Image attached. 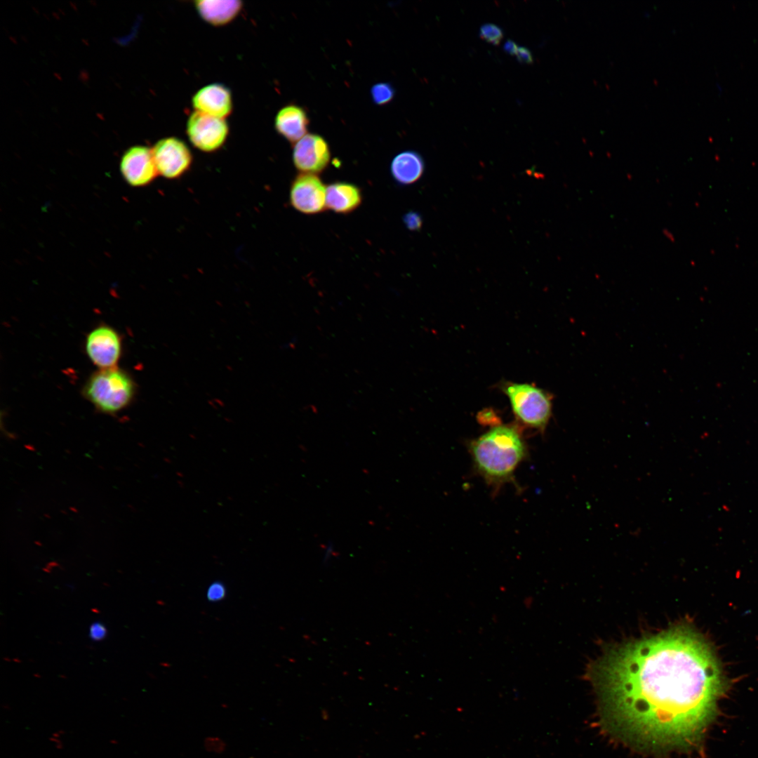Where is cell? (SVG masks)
<instances>
[{"label":"cell","instance_id":"cell-22","mask_svg":"<svg viewBox=\"0 0 758 758\" xmlns=\"http://www.w3.org/2000/svg\"><path fill=\"white\" fill-rule=\"evenodd\" d=\"M518 48L517 45L511 40H507L503 46L504 51L511 55L517 54Z\"/></svg>","mask_w":758,"mask_h":758},{"label":"cell","instance_id":"cell-20","mask_svg":"<svg viewBox=\"0 0 758 758\" xmlns=\"http://www.w3.org/2000/svg\"><path fill=\"white\" fill-rule=\"evenodd\" d=\"M404 222L410 230H420L422 225L420 215L415 212H409L404 217Z\"/></svg>","mask_w":758,"mask_h":758},{"label":"cell","instance_id":"cell-7","mask_svg":"<svg viewBox=\"0 0 758 758\" xmlns=\"http://www.w3.org/2000/svg\"><path fill=\"white\" fill-rule=\"evenodd\" d=\"M326 187L318 175L299 173L291 182L289 200L298 212L314 215L326 208Z\"/></svg>","mask_w":758,"mask_h":758},{"label":"cell","instance_id":"cell-21","mask_svg":"<svg viewBox=\"0 0 758 758\" xmlns=\"http://www.w3.org/2000/svg\"><path fill=\"white\" fill-rule=\"evenodd\" d=\"M516 55L518 61L521 63L531 64L533 61L531 51L523 46L518 48Z\"/></svg>","mask_w":758,"mask_h":758},{"label":"cell","instance_id":"cell-19","mask_svg":"<svg viewBox=\"0 0 758 758\" xmlns=\"http://www.w3.org/2000/svg\"><path fill=\"white\" fill-rule=\"evenodd\" d=\"M107 634V627L102 623L96 621L91 625L89 628V637L92 641H102L105 639Z\"/></svg>","mask_w":758,"mask_h":758},{"label":"cell","instance_id":"cell-6","mask_svg":"<svg viewBox=\"0 0 758 758\" xmlns=\"http://www.w3.org/2000/svg\"><path fill=\"white\" fill-rule=\"evenodd\" d=\"M151 149L159 175L166 179H178L191 168L192 154L188 146L176 137L162 138Z\"/></svg>","mask_w":758,"mask_h":758},{"label":"cell","instance_id":"cell-12","mask_svg":"<svg viewBox=\"0 0 758 758\" xmlns=\"http://www.w3.org/2000/svg\"><path fill=\"white\" fill-rule=\"evenodd\" d=\"M310 119L305 109L295 104L281 107L274 119L277 132L294 145L307 133Z\"/></svg>","mask_w":758,"mask_h":758},{"label":"cell","instance_id":"cell-16","mask_svg":"<svg viewBox=\"0 0 758 758\" xmlns=\"http://www.w3.org/2000/svg\"><path fill=\"white\" fill-rule=\"evenodd\" d=\"M395 94L393 86L387 82H380L374 84L371 88V95L373 102L379 106L385 105L390 102Z\"/></svg>","mask_w":758,"mask_h":758},{"label":"cell","instance_id":"cell-13","mask_svg":"<svg viewBox=\"0 0 758 758\" xmlns=\"http://www.w3.org/2000/svg\"><path fill=\"white\" fill-rule=\"evenodd\" d=\"M362 199L361 189L353 183L338 181L326 186V206L335 213H352L361 205Z\"/></svg>","mask_w":758,"mask_h":758},{"label":"cell","instance_id":"cell-4","mask_svg":"<svg viewBox=\"0 0 758 758\" xmlns=\"http://www.w3.org/2000/svg\"><path fill=\"white\" fill-rule=\"evenodd\" d=\"M504 392L512 411L524 425L543 432L552 415V398L543 390L526 383H510Z\"/></svg>","mask_w":758,"mask_h":758},{"label":"cell","instance_id":"cell-11","mask_svg":"<svg viewBox=\"0 0 758 758\" xmlns=\"http://www.w3.org/2000/svg\"><path fill=\"white\" fill-rule=\"evenodd\" d=\"M192 105L196 112L225 119L233 109L232 93L224 84H210L193 95Z\"/></svg>","mask_w":758,"mask_h":758},{"label":"cell","instance_id":"cell-3","mask_svg":"<svg viewBox=\"0 0 758 758\" xmlns=\"http://www.w3.org/2000/svg\"><path fill=\"white\" fill-rule=\"evenodd\" d=\"M135 388L131 376L116 366L93 373L86 382L83 394L96 410L112 415L131 403Z\"/></svg>","mask_w":758,"mask_h":758},{"label":"cell","instance_id":"cell-14","mask_svg":"<svg viewBox=\"0 0 758 758\" xmlns=\"http://www.w3.org/2000/svg\"><path fill=\"white\" fill-rule=\"evenodd\" d=\"M194 6L201 18L214 26H222L232 22L241 12V1H196Z\"/></svg>","mask_w":758,"mask_h":758},{"label":"cell","instance_id":"cell-5","mask_svg":"<svg viewBox=\"0 0 758 758\" xmlns=\"http://www.w3.org/2000/svg\"><path fill=\"white\" fill-rule=\"evenodd\" d=\"M186 133L195 148L212 153L225 145L229 135V126L225 119L194 111L187 121Z\"/></svg>","mask_w":758,"mask_h":758},{"label":"cell","instance_id":"cell-9","mask_svg":"<svg viewBox=\"0 0 758 758\" xmlns=\"http://www.w3.org/2000/svg\"><path fill=\"white\" fill-rule=\"evenodd\" d=\"M86 352L100 369L116 367L121 353V340L111 326L100 325L86 336Z\"/></svg>","mask_w":758,"mask_h":758},{"label":"cell","instance_id":"cell-18","mask_svg":"<svg viewBox=\"0 0 758 758\" xmlns=\"http://www.w3.org/2000/svg\"><path fill=\"white\" fill-rule=\"evenodd\" d=\"M225 585L221 583L215 582L208 587L206 597L210 601H219L225 598Z\"/></svg>","mask_w":758,"mask_h":758},{"label":"cell","instance_id":"cell-15","mask_svg":"<svg viewBox=\"0 0 758 758\" xmlns=\"http://www.w3.org/2000/svg\"><path fill=\"white\" fill-rule=\"evenodd\" d=\"M424 169L422 157L413 151L400 152L394 157L390 165L394 180L402 185H411L418 181L423 175Z\"/></svg>","mask_w":758,"mask_h":758},{"label":"cell","instance_id":"cell-10","mask_svg":"<svg viewBox=\"0 0 758 758\" xmlns=\"http://www.w3.org/2000/svg\"><path fill=\"white\" fill-rule=\"evenodd\" d=\"M120 171L126 182L133 187L147 186L159 175L152 149L142 145L131 147L124 152Z\"/></svg>","mask_w":758,"mask_h":758},{"label":"cell","instance_id":"cell-8","mask_svg":"<svg viewBox=\"0 0 758 758\" xmlns=\"http://www.w3.org/2000/svg\"><path fill=\"white\" fill-rule=\"evenodd\" d=\"M331 157L328 142L319 134L307 133L293 145V163L300 173H322L328 167Z\"/></svg>","mask_w":758,"mask_h":758},{"label":"cell","instance_id":"cell-2","mask_svg":"<svg viewBox=\"0 0 758 758\" xmlns=\"http://www.w3.org/2000/svg\"><path fill=\"white\" fill-rule=\"evenodd\" d=\"M470 450L477 472L490 484L512 477L526 456V444L513 426L498 425L473 440Z\"/></svg>","mask_w":758,"mask_h":758},{"label":"cell","instance_id":"cell-1","mask_svg":"<svg viewBox=\"0 0 758 758\" xmlns=\"http://www.w3.org/2000/svg\"><path fill=\"white\" fill-rule=\"evenodd\" d=\"M591 674L609 722L655 748L697 747L729 689L713 647L690 623L611 648Z\"/></svg>","mask_w":758,"mask_h":758},{"label":"cell","instance_id":"cell-17","mask_svg":"<svg viewBox=\"0 0 758 758\" xmlns=\"http://www.w3.org/2000/svg\"><path fill=\"white\" fill-rule=\"evenodd\" d=\"M481 38L493 45L500 44L503 36L502 29L497 25L491 23L483 25L479 31Z\"/></svg>","mask_w":758,"mask_h":758}]
</instances>
